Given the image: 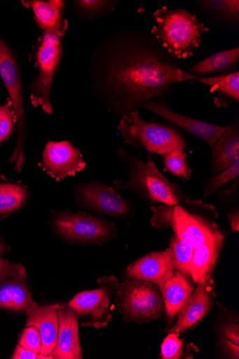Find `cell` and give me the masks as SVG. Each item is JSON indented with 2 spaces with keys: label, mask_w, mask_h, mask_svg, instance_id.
<instances>
[{
  "label": "cell",
  "mask_w": 239,
  "mask_h": 359,
  "mask_svg": "<svg viewBox=\"0 0 239 359\" xmlns=\"http://www.w3.org/2000/svg\"><path fill=\"white\" fill-rule=\"evenodd\" d=\"M25 268L0 257V309L21 313L34 302L27 283Z\"/></svg>",
  "instance_id": "cell-11"
},
{
  "label": "cell",
  "mask_w": 239,
  "mask_h": 359,
  "mask_svg": "<svg viewBox=\"0 0 239 359\" xmlns=\"http://www.w3.org/2000/svg\"><path fill=\"white\" fill-rule=\"evenodd\" d=\"M175 234L194 248L212 239L221 232L217 226L191 214L179 205L175 210Z\"/></svg>",
  "instance_id": "cell-18"
},
{
  "label": "cell",
  "mask_w": 239,
  "mask_h": 359,
  "mask_svg": "<svg viewBox=\"0 0 239 359\" xmlns=\"http://www.w3.org/2000/svg\"><path fill=\"white\" fill-rule=\"evenodd\" d=\"M98 287L78 293L68 303L81 319L83 326L104 328L112 319L113 301L118 280L114 276L101 278Z\"/></svg>",
  "instance_id": "cell-9"
},
{
  "label": "cell",
  "mask_w": 239,
  "mask_h": 359,
  "mask_svg": "<svg viewBox=\"0 0 239 359\" xmlns=\"http://www.w3.org/2000/svg\"><path fill=\"white\" fill-rule=\"evenodd\" d=\"M10 251V247L6 242V241L0 237V257L8 253Z\"/></svg>",
  "instance_id": "cell-39"
},
{
  "label": "cell",
  "mask_w": 239,
  "mask_h": 359,
  "mask_svg": "<svg viewBox=\"0 0 239 359\" xmlns=\"http://www.w3.org/2000/svg\"><path fill=\"white\" fill-rule=\"evenodd\" d=\"M141 108L177 124L186 132L206 142L211 149L215 146L226 129V126L214 125L177 113L170 109L160 100L144 102Z\"/></svg>",
  "instance_id": "cell-13"
},
{
  "label": "cell",
  "mask_w": 239,
  "mask_h": 359,
  "mask_svg": "<svg viewBox=\"0 0 239 359\" xmlns=\"http://www.w3.org/2000/svg\"><path fill=\"white\" fill-rule=\"evenodd\" d=\"M228 218L231 230L235 232L239 231V212L238 210L228 214Z\"/></svg>",
  "instance_id": "cell-38"
},
{
  "label": "cell",
  "mask_w": 239,
  "mask_h": 359,
  "mask_svg": "<svg viewBox=\"0 0 239 359\" xmlns=\"http://www.w3.org/2000/svg\"><path fill=\"white\" fill-rule=\"evenodd\" d=\"M118 130L125 144L153 154L164 155L188 146L177 129L148 122L142 118L138 110L122 115Z\"/></svg>",
  "instance_id": "cell-4"
},
{
  "label": "cell",
  "mask_w": 239,
  "mask_h": 359,
  "mask_svg": "<svg viewBox=\"0 0 239 359\" xmlns=\"http://www.w3.org/2000/svg\"><path fill=\"white\" fill-rule=\"evenodd\" d=\"M116 156L128 171L126 180L114 182L116 189L130 190L151 203L177 205L187 198L178 184L165 177L151 161H144L130 154L125 149Z\"/></svg>",
  "instance_id": "cell-2"
},
{
  "label": "cell",
  "mask_w": 239,
  "mask_h": 359,
  "mask_svg": "<svg viewBox=\"0 0 239 359\" xmlns=\"http://www.w3.org/2000/svg\"><path fill=\"white\" fill-rule=\"evenodd\" d=\"M57 338L53 356L55 359H81L79 319L68 304H59Z\"/></svg>",
  "instance_id": "cell-14"
},
{
  "label": "cell",
  "mask_w": 239,
  "mask_h": 359,
  "mask_svg": "<svg viewBox=\"0 0 239 359\" xmlns=\"http://www.w3.org/2000/svg\"><path fill=\"white\" fill-rule=\"evenodd\" d=\"M117 2L101 1V0H81L75 1L74 5L82 16L94 19L100 15L115 11Z\"/></svg>",
  "instance_id": "cell-29"
},
{
  "label": "cell",
  "mask_w": 239,
  "mask_h": 359,
  "mask_svg": "<svg viewBox=\"0 0 239 359\" xmlns=\"http://www.w3.org/2000/svg\"><path fill=\"white\" fill-rule=\"evenodd\" d=\"M65 32L66 29L60 32H43L36 55L39 72L29 86L30 100L33 107H40L48 114L53 112L50 93L53 79L62 59V39Z\"/></svg>",
  "instance_id": "cell-7"
},
{
  "label": "cell",
  "mask_w": 239,
  "mask_h": 359,
  "mask_svg": "<svg viewBox=\"0 0 239 359\" xmlns=\"http://www.w3.org/2000/svg\"><path fill=\"white\" fill-rule=\"evenodd\" d=\"M58 306L57 304L42 306L33 302L25 311V326H35L41 336L42 348L38 358L53 359L52 353L58 332Z\"/></svg>",
  "instance_id": "cell-17"
},
{
  "label": "cell",
  "mask_w": 239,
  "mask_h": 359,
  "mask_svg": "<svg viewBox=\"0 0 239 359\" xmlns=\"http://www.w3.org/2000/svg\"><path fill=\"white\" fill-rule=\"evenodd\" d=\"M197 81L211 88V92L219 91L232 100L239 101V72H235L216 77H198Z\"/></svg>",
  "instance_id": "cell-26"
},
{
  "label": "cell",
  "mask_w": 239,
  "mask_h": 359,
  "mask_svg": "<svg viewBox=\"0 0 239 359\" xmlns=\"http://www.w3.org/2000/svg\"><path fill=\"white\" fill-rule=\"evenodd\" d=\"M75 201L78 205L95 213L121 219L131 215V203L114 187L93 180L74 187Z\"/></svg>",
  "instance_id": "cell-10"
},
{
  "label": "cell",
  "mask_w": 239,
  "mask_h": 359,
  "mask_svg": "<svg viewBox=\"0 0 239 359\" xmlns=\"http://www.w3.org/2000/svg\"><path fill=\"white\" fill-rule=\"evenodd\" d=\"M176 205L161 204L158 206L151 207L153 216L151 219L152 226L156 229L162 228H175V210Z\"/></svg>",
  "instance_id": "cell-32"
},
{
  "label": "cell",
  "mask_w": 239,
  "mask_h": 359,
  "mask_svg": "<svg viewBox=\"0 0 239 359\" xmlns=\"http://www.w3.org/2000/svg\"><path fill=\"white\" fill-rule=\"evenodd\" d=\"M184 340L179 338V334L169 333L161 344V357L163 359L180 358L184 353Z\"/></svg>",
  "instance_id": "cell-33"
},
{
  "label": "cell",
  "mask_w": 239,
  "mask_h": 359,
  "mask_svg": "<svg viewBox=\"0 0 239 359\" xmlns=\"http://www.w3.org/2000/svg\"><path fill=\"white\" fill-rule=\"evenodd\" d=\"M193 289L189 281L177 271L165 282L161 292L169 318L179 315L189 302Z\"/></svg>",
  "instance_id": "cell-20"
},
{
  "label": "cell",
  "mask_w": 239,
  "mask_h": 359,
  "mask_svg": "<svg viewBox=\"0 0 239 359\" xmlns=\"http://www.w3.org/2000/svg\"><path fill=\"white\" fill-rule=\"evenodd\" d=\"M50 225L57 236L71 244L104 245L118 236L112 222L81 211H52Z\"/></svg>",
  "instance_id": "cell-5"
},
{
  "label": "cell",
  "mask_w": 239,
  "mask_h": 359,
  "mask_svg": "<svg viewBox=\"0 0 239 359\" xmlns=\"http://www.w3.org/2000/svg\"><path fill=\"white\" fill-rule=\"evenodd\" d=\"M156 38L143 31H120L102 41L90 65L91 87L97 99L121 116L144 102L164 97L175 84L196 81L180 68Z\"/></svg>",
  "instance_id": "cell-1"
},
{
  "label": "cell",
  "mask_w": 239,
  "mask_h": 359,
  "mask_svg": "<svg viewBox=\"0 0 239 359\" xmlns=\"http://www.w3.org/2000/svg\"><path fill=\"white\" fill-rule=\"evenodd\" d=\"M239 60V48L235 47L204 58L186 71L189 74L201 77L218 73L233 67Z\"/></svg>",
  "instance_id": "cell-24"
},
{
  "label": "cell",
  "mask_w": 239,
  "mask_h": 359,
  "mask_svg": "<svg viewBox=\"0 0 239 359\" xmlns=\"http://www.w3.org/2000/svg\"><path fill=\"white\" fill-rule=\"evenodd\" d=\"M239 159V125L226 126L215 146L212 149V172L217 175Z\"/></svg>",
  "instance_id": "cell-21"
},
{
  "label": "cell",
  "mask_w": 239,
  "mask_h": 359,
  "mask_svg": "<svg viewBox=\"0 0 239 359\" xmlns=\"http://www.w3.org/2000/svg\"><path fill=\"white\" fill-rule=\"evenodd\" d=\"M39 166L52 178L60 181L84 170L86 163L81 151L69 141H49Z\"/></svg>",
  "instance_id": "cell-12"
},
{
  "label": "cell",
  "mask_w": 239,
  "mask_h": 359,
  "mask_svg": "<svg viewBox=\"0 0 239 359\" xmlns=\"http://www.w3.org/2000/svg\"><path fill=\"white\" fill-rule=\"evenodd\" d=\"M176 269L168 249L149 253L135 261L127 268V278L141 280L156 285L160 290L165 282L172 276Z\"/></svg>",
  "instance_id": "cell-15"
},
{
  "label": "cell",
  "mask_w": 239,
  "mask_h": 359,
  "mask_svg": "<svg viewBox=\"0 0 239 359\" xmlns=\"http://www.w3.org/2000/svg\"><path fill=\"white\" fill-rule=\"evenodd\" d=\"M38 358L39 353L28 350L18 344L11 355L12 359H37Z\"/></svg>",
  "instance_id": "cell-36"
},
{
  "label": "cell",
  "mask_w": 239,
  "mask_h": 359,
  "mask_svg": "<svg viewBox=\"0 0 239 359\" xmlns=\"http://www.w3.org/2000/svg\"><path fill=\"white\" fill-rule=\"evenodd\" d=\"M163 164L165 170L173 175L188 180L191 170L188 166L187 154L185 149H180L163 155Z\"/></svg>",
  "instance_id": "cell-28"
},
{
  "label": "cell",
  "mask_w": 239,
  "mask_h": 359,
  "mask_svg": "<svg viewBox=\"0 0 239 359\" xmlns=\"http://www.w3.org/2000/svg\"><path fill=\"white\" fill-rule=\"evenodd\" d=\"M18 345L40 353L42 348V339L39 331L35 326H25L18 341Z\"/></svg>",
  "instance_id": "cell-34"
},
{
  "label": "cell",
  "mask_w": 239,
  "mask_h": 359,
  "mask_svg": "<svg viewBox=\"0 0 239 359\" xmlns=\"http://www.w3.org/2000/svg\"><path fill=\"white\" fill-rule=\"evenodd\" d=\"M214 287L212 278L198 284L189 302L179 313L178 321L169 332L177 334L186 332L206 316L214 306Z\"/></svg>",
  "instance_id": "cell-16"
},
{
  "label": "cell",
  "mask_w": 239,
  "mask_h": 359,
  "mask_svg": "<svg viewBox=\"0 0 239 359\" xmlns=\"http://www.w3.org/2000/svg\"><path fill=\"white\" fill-rule=\"evenodd\" d=\"M221 340H228L239 345V325L238 322L229 323L222 325Z\"/></svg>",
  "instance_id": "cell-35"
},
{
  "label": "cell",
  "mask_w": 239,
  "mask_h": 359,
  "mask_svg": "<svg viewBox=\"0 0 239 359\" xmlns=\"http://www.w3.org/2000/svg\"><path fill=\"white\" fill-rule=\"evenodd\" d=\"M15 125L16 116L9 100L6 104H0V145L11 137Z\"/></svg>",
  "instance_id": "cell-31"
},
{
  "label": "cell",
  "mask_w": 239,
  "mask_h": 359,
  "mask_svg": "<svg viewBox=\"0 0 239 359\" xmlns=\"http://www.w3.org/2000/svg\"><path fill=\"white\" fill-rule=\"evenodd\" d=\"M114 303L125 321L139 324L158 319L165 310L161 290L156 285L131 278L118 284Z\"/></svg>",
  "instance_id": "cell-6"
},
{
  "label": "cell",
  "mask_w": 239,
  "mask_h": 359,
  "mask_svg": "<svg viewBox=\"0 0 239 359\" xmlns=\"http://www.w3.org/2000/svg\"><path fill=\"white\" fill-rule=\"evenodd\" d=\"M199 4L205 11L218 18L232 23L238 22V0H205Z\"/></svg>",
  "instance_id": "cell-27"
},
{
  "label": "cell",
  "mask_w": 239,
  "mask_h": 359,
  "mask_svg": "<svg viewBox=\"0 0 239 359\" xmlns=\"http://www.w3.org/2000/svg\"><path fill=\"white\" fill-rule=\"evenodd\" d=\"M28 198L29 191L23 183L0 175V218L21 209Z\"/></svg>",
  "instance_id": "cell-23"
},
{
  "label": "cell",
  "mask_w": 239,
  "mask_h": 359,
  "mask_svg": "<svg viewBox=\"0 0 239 359\" xmlns=\"http://www.w3.org/2000/svg\"><path fill=\"white\" fill-rule=\"evenodd\" d=\"M239 176V159L224 171L213 175L205 186L203 197L209 196L217 191V190L229 182L236 180Z\"/></svg>",
  "instance_id": "cell-30"
},
{
  "label": "cell",
  "mask_w": 239,
  "mask_h": 359,
  "mask_svg": "<svg viewBox=\"0 0 239 359\" xmlns=\"http://www.w3.org/2000/svg\"><path fill=\"white\" fill-rule=\"evenodd\" d=\"M223 351L229 358H239V345L228 340H221Z\"/></svg>",
  "instance_id": "cell-37"
},
{
  "label": "cell",
  "mask_w": 239,
  "mask_h": 359,
  "mask_svg": "<svg viewBox=\"0 0 239 359\" xmlns=\"http://www.w3.org/2000/svg\"><path fill=\"white\" fill-rule=\"evenodd\" d=\"M169 254L170 259L177 271L182 274L189 281L192 280L190 265L194 250V248L182 240L175 234L170 241Z\"/></svg>",
  "instance_id": "cell-25"
},
{
  "label": "cell",
  "mask_w": 239,
  "mask_h": 359,
  "mask_svg": "<svg viewBox=\"0 0 239 359\" xmlns=\"http://www.w3.org/2000/svg\"><path fill=\"white\" fill-rule=\"evenodd\" d=\"M156 25L151 34L175 59L192 55L202 43L201 36L209 28L196 15L185 9L162 7L153 14Z\"/></svg>",
  "instance_id": "cell-3"
},
{
  "label": "cell",
  "mask_w": 239,
  "mask_h": 359,
  "mask_svg": "<svg viewBox=\"0 0 239 359\" xmlns=\"http://www.w3.org/2000/svg\"><path fill=\"white\" fill-rule=\"evenodd\" d=\"M22 4L30 8L41 29L44 32L67 30L68 22L63 19L65 2L62 0H29Z\"/></svg>",
  "instance_id": "cell-22"
},
{
  "label": "cell",
  "mask_w": 239,
  "mask_h": 359,
  "mask_svg": "<svg viewBox=\"0 0 239 359\" xmlns=\"http://www.w3.org/2000/svg\"><path fill=\"white\" fill-rule=\"evenodd\" d=\"M224 242V236L219 232L207 242L194 248L190 272L195 283L200 284L211 278Z\"/></svg>",
  "instance_id": "cell-19"
},
{
  "label": "cell",
  "mask_w": 239,
  "mask_h": 359,
  "mask_svg": "<svg viewBox=\"0 0 239 359\" xmlns=\"http://www.w3.org/2000/svg\"><path fill=\"white\" fill-rule=\"evenodd\" d=\"M0 76L8 92L16 116L17 139L10 161L15 165V171L20 172L25 161L27 133L22 78L15 55L2 37H0Z\"/></svg>",
  "instance_id": "cell-8"
}]
</instances>
